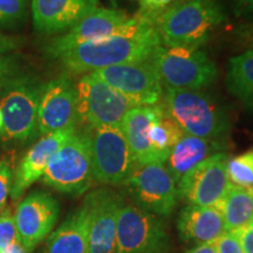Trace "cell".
<instances>
[{"label":"cell","mask_w":253,"mask_h":253,"mask_svg":"<svg viewBox=\"0 0 253 253\" xmlns=\"http://www.w3.org/2000/svg\"><path fill=\"white\" fill-rule=\"evenodd\" d=\"M134 17V23L115 36L74 46L52 59L75 74L150 59L155 49L162 45L156 24Z\"/></svg>","instance_id":"cell-1"},{"label":"cell","mask_w":253,"mask_h":253,"mask_svg":"<svg viewBox=\"0 0 253 253\" xmlns=\"http://www.w3.org/2000/svg\"><path fill=\"white\" fill-rule=\"evenodd\" d=\"M226 20L218 0H176L157 19L162 45L202 48Z\"/></svg>","instance_id":"cell-2"},{"label":"cell","mask_w":253,"mask_h":253,"mask_svg":"<svg viewBox=\"0 0 253 253\" xmlns=\"http://www.w3.org/2000/svg\"><path fill=\"white\" fill-rule=\"evenodd\" d=\"M162 104L186 135L221 140L231 129L229 110L204 90L164 88Z\"/></svg>","instance_id":"cell-3"},{"label":"cell","mask_w":253,"mask_h":253,"mask_svg":"<svg viewBox=\"0 0 253 253\" xmlns=\"http://www.w3.org/2000/svg\"><path fill=\"white\" fill-rule=\"evenodd\" d=\"M150 61L163 88L203 90L217 79L216 63L202 48L160 45Z\"/></svg>","instance_id":"cell-4"},{"label":"cell","mask_w":253,"mask_h":253,"mask_svg":"<svg viewBox=\"0 0 253 253\" xmlns=\"http://www.w3.org/2000/svg\"><path fill=\"white\" fill-rule=\"evenodd\" d=\"M43 87L45 84L36 75L21 72L0 91L4 115L2 136L24 143L39 134L38 112Z\"/></svg>","instance_id":"cell-5"},{"label":"cell","mask_w":253,"mask_h":253,"mask_svg":"<svg viewBox=\"0 0 253 253\" xmlns=\"http://www.w3.org/2000/svg\"><path fill=\"white\" fill-rule=\"evenodd\" d=\"M42 182L54 190L80 196L94 182L89 141L84 129L75 130L50 158Z\"/></svg>","instance_id":"cell-6"},{"label":"cell","mask_w":253,"mask_h":253,"mask_svg":"<svg viewBox=\"0 0 253 253\" xmlns=\"http://www.w3.org/2000/svg\"><path fill=\"white\" fill-rule=\"evenodd\" d=\"M89 141L94 179L104 184H122L135 160L121 126H84Z\"/></svg>","instance_id":"cell-7"},{"label":"cell","mask_w":253,"mask_h":253,"mask_svg":"<svg viewBox=\"0 0 253 253\" xmlns=\"http://www.w3.org/2000/svg\"><path fill=\"white\" fill-rule=\"evenodd\" d=\"M135 205L158 217H168L178 202V188L164 163L135 164L122 183Z\"/></svg>","instance_id":"cell-8"},{"label":"cell","mask_w":253,"mask_h":253,"mask_svg":"<svg viewBox=\"0 0 253 253\" xmlns=\"http://www.w3.org/2000/svg\"><path fill=\"white\" fill-rule=\"evenodd\" d=\"M169 239L161 217L122 202L116 226L118 253H167Z\"/></svg>","instance_id":"cell-9"},{"label":"cell","mask_w":253,"mask_h":253,"mask_svg":"<svg viewBox=\"0 0 253 253\" xmlns=\"http://www.w3.org/2000/svg\"><path fill=\"white\" fill-rule=\"evenodd\" d=\"M80 125L121 126L125 115L136 104L93 73L84 74L77 84Z\"/></svg>","instance_id":"cell-10"},{"label":"cell","mask_w":253,"mask_h":253,"mask_svg":"<svg viewBox=\"0 0 253 253\" xmlns=\"http://www.w3.org/2000/svg\"><path fill=\"white\" fill-rule=\"evenodd\" d=\"M93 74L136 106H154L162 101L164 88L150 59L112 66Z\"/></svg>","instance_id":"cell-11"},{"label":"cell","mask_w":253,"mask_h":253,"mask_svg":"<svg viewBox=\"0 0 253 253\" xmlns=\"http://www.w3.org/2000/svg\"><path fill=\"white\" fill-rule=\"evenodd\" d=\"M80 125L77 84L68 74H62L45 84L38 112V130L40 135Z\"/></svg>","instance_id":"cell-12"},{"label":"cell","mask_w":253,"mask_h":253,"mask_svg":"<svg viewBox=\"0 0 253 253\" xmlns=\"http://www.w3.org/2000/svg\"><path fill=\"white\" fill-rule=\"evenodd\" d=\"M227 156L218 153L209 157L177 183L179 198L190 205L217 207L231 186L226 173Z\"/></svg>","instance_id":"cell-13"},{"label":"cell","mask_w":253,"mask_h":253,"mask_svg":"<svg viewBox=\"0 0 253 253\" xmlns=\"http://www.w3.org/2000/svg\"><path fill=\"white\" fill-rule=\"evenodd\" d=\"M134 20L135 17H129L123 11L97 7L68 32L50 40L43 50L46 55L53 58L74 46L115 36L130 26Z\"/></svg>","instance_id":"cell-14"},{"label":"cell","mask_w":253,"mask_h":253,"mask_svg":"<svg viewBox=\"0 0 253 253\" xmlns=\"http://www.w3.org/2000/svg\"><path fill=\"white\" fill-rule=\"evenodd\" d=\"M123 199L109 189H97L84 198L89 253H118L116 226Z\"/></svg>","instance_id":"cell-15"},{"label":"cell","mask_w":253,"mask_h":253,"mask_svg":"<svg viewBox=\"0 0 253 253\" xmlns=\"http://www.w3.org/2000/svg\"><path fill=\"white\" fill-rule=\"evenodd\" d=\"M59 204L52 195L34 191L20 202L14 219L19 242L32 251L52 232L59 217Z\"/></svg>","instance_id":"cell-16"},{"label":"cell","mask_w":253,"mask_h":253,"mask_svg":"<svg viewBox=\"0 0 253 253\" xmlns=\"http://www.w3.org/2000/svg\"><path fill=\"white\" fill-rule=\"evenodd\" d=\"M99 6V0H32L33 27L41 34L66 33Z\"/></svg>","instance_id":"cell-17"},{"label":"cell","mask_w":253,"mask_h":253,"mask_svg":"<svg viewBox=\"0 0 253 253\" xmlns=\"http://www.w3.org/2000/svg\"><path fill=\"white\" fill-rule=\"evenodd\" d=\"M75 130L77 129H67L42 135V137L28 150L15 172L11 188L12 198H20L34 182L42 177L50 158Z\"/></svg>","instance_id":"cell-18"},{"label":"cell","mask_w":253,"mask_h":253,"mask_svg":"<svg viewBox=\"0 0 253 253\" xmlns=\"http://www.w3.org/2000/svg\"><path fill=\"white\" fill-rule=\"evenodd\" d=\"M177 229L184 242L196 243V245L213 244L227 232L219 209L190 204L179 213Z\"/></svg>","instance_id":"cell-19"},{"label":"cell","mask_w":253,"mask_h":253,"mask_svg":"<svg viewBox=\"0 0 253 253\" xmlns=\"http://www.w3.org/2000/svg\"><path fill=\"white\" fill-rule=\"evenodd\" d=\"M223 140L196 137L184 134L170 151L166 163L176 183L209 157L225 149Z\"/></svg>","instance_id":"cell-20"},{"label":"cell","mask_w":253,"mask_h":253,"mask_svg":"<svg viewBox=\"0 0 253 253\" xmlns=\"http://www.w3.org/2000/svg\"><path fill=\"white\" fill-rule=\"evenodd\" d=\"M162 110V103L137 106L126 114L121 129L125 134L136 164L157 163L148 137L151 123Z\"/></svg>","instance_id":"cell-21"},{"label":"cell","mask_w":253,"mask_h":253,"mask_svg":"<svg viewBox=\"0 0 253 253\" xmlns=\"http://www.w3.org/2000/svg\"><path fill=\"white\" fill-rule=\"evenodd\" d=\"M45 253H89L88 218L84 205L49 236Z\"/></svg>","instance_id":"cell-22"},{"label":"cell","mask_w":253,"mask_h":253,"mask_svg":"<svg viewBox=\"0 0 253 253\" xmlns=\"http://www.w3.org/2000/svg\"><path fill=\"white\" fill-rule=\"evenodd\" d=\"M225 84L229 93L246 107H253V49L229 60Z\"/></svg>","instance_id":"cell-23"},{"label":"cell","mask_w":253,"mask_h":253,"mask_svg":"<svg viewBox=\"0 0 253 253\" xmlns=\"http://www.w3.org/2000/svg\"><path fill=\"white\" fill-rule=\"evenodd\" d=\"M216 208L223 214L227 232H235L253 223V196L249 190L231 185Z\"/></svg>","instance_id":"cell-24"},{"label":"cell","mask_w":253,"mask_h":253,"mask_svg":"<svg viewBox=\"0 0 253 253\" xmlns=\"http://www.w3.org/2000/svg\"><path fill=\"white\" fill-rule=\"evenodd\" d=\"M183 135L184 132L181 126L166 112L162 104V110L151 123L148 131L151 149L157 163H166L170 151Z\"/></svg>","instance_id":"cell-25"},{"label":"cell","mask_w":253,"mask_h":253,"mask_svg":"<svg viewBox=\"0 0 253 253\" xmlns=\"http://www.w3.org/2000/svg\"><path fill=\"white\" fill-rule=\"evenodd\" d=\"M226 173L230 184L253 190V148L226 160Z\"/></svg>","instance_id":"cell-26"},{"label":"cell","mask_w":253,"mask_h":253,"mask_svg":"<svg viewBox=\"0 0 253 253\" xmlns=\"http://www.w3.org/2000/svg\"><path fill=\"white\" fill-rule=\"evenodd\" d=\"M28 0H0V27L18 26L26 19Z\"/></svg>","instance_id":"cell-27"},{"label":"cell","mask_w":253,"mask_h":253,"mask_svg":"<svg viewBox=\"0 0 253 253\" xmlns=\"http://www.w3.org/2000/svg\"><path fill=\"white\" fill-rule=\"evenodd\" d=\"M19 242L14 214L9 209H5L0 214V253Z\"/></svg>","instance_id":"cell-28"},{"label":"cell","mask_w":253,"mask_h":253,"mask_svg":"<svg viewBox=\"0 0 253 253\" xmlns=\"http://www.w3.org/2000/svg\"><path fill=\"white\" fill-rule=\"evenodd\" d=\"M176 0H138V12L136 17L156 24L157 19L162 15Z\"/></svg>","instance_id":"cell-29"},{"label":"cell","mask_w":253,"mask_h":253,"mask_svg":"<svg viewBox=\"0 0 253 253\" xmlns=\"http://www.w3.org/2000/svg\"><path fill=\"white\" fill-rule=\"evenodd\" d=\"M21 72V63L17 55H0V91Z\"/></svg>","instance_id":"cell-30"},{"label":"cell","mask_w":253,"mask_h":253,"mask_svg":"<svg viewBox=\"0 0 253 253\" xmlns=\"http://www.w3.org/2000/svg\"><path fill=\"white\" fill-rule=\"evenodd\" d=\"M217 253H244L240 242L233 232H226L213 243Z\"/></svg>","instance_id":"cell-31"},{"label":"cell","mask_w":253,"mask_h":253,"mask_svg":"<svg viewBox=\"0 0 253 253\" xmlns=\"http://www.w3.org/2000/svg\"><path fill=\"white\" fill-rule=\"evenodd\" d=\"M13 173L9 166L4 161H0V209L4 207L8 195L11 194Z\"/></svg>","instance_id":"cell-32"},{"label":"cell","mask_w":253,"mask_h":253,"mask_svg":"<svg viewBox=\"0 0 253 253\" xmlns=\"http://www.w3.org/2000/svg\"><path fill=\"white\" fill-rule=\"evenodd\" d=\"M24 45V39L20 37H12L0 33V55L14 52Z\"/></svg>","instance_id":"cell-33"},{"label":"cell","mask_w":253,"mask_h":253,"mask_svg":"<svg viewBox=\"0 0 253 253\" xmlns=\"http://www.w3.org/2000/svg\"><path fill=\"white\" fill-rule=\"evenodd\" d=\"M233 233L238 237L244 253H253V223L235 231Z\"/></svg>","instance_id":"cell-34"},{"label":"cell","mask_w":253,"mask_h":253,"mask_svg":"<svg viewBox=\"0 0 253 253\" xmlns=\"http://www.w3.org/2000/svg\"><path fill=\"white\" fill-rule=\"evenodd\" d=\"M237 14L249 13L253 11V0H232Z\"/></svg>","instance_id":"cell-35"},{"label":"cell","mask_w":253,"mask_h":253,"mask_svg":"<svg viewBox=\"0 0 253 253\" xmlns=\"http://www.w3.org/2000/svg\"><path fill=\"white\" fill-rule=\"evenodd\" d=\"M186 253H217V251L213 244H201L195 245L194 248L188 250Z\"/></svg>","instance_id":"cell-36"},{"label":"cell","mask_w":253,"mask_h":253,"mask_svg":"<svg viewBox=\"0 0 253 253\" xmlns=\"http://www.w3.org/2000/svg\"><path fill=\"white\" fill-rule=\"evenodd\" d=\"M1 253H27V251L24 249V246L20 244V242H18Z\"/></svg>","instance_id":"cell-37"},{"label":"cell","mask_w":253,"mask_h":253,"mask_svg":"<svg viewBox=\"0 0 253 253\" xmlns=\"http://www.w3.org/2000/svg\"><path fill=\"white\" fill-rule=\"evenodd\" d=\"M4 132V115H2L1 107H0V134L2 135Z\"/></svg>","instance_id":"cell-38"},{"label":"cell","mask_w":253,"mask_h":253,"mask_svg":"<svg viewBox=\"0 0 253 253\" xmlns=\"http://www.w3.org/2000/svg\"><path fill=\"white\" fill-rule=\"evenodd\" d=\"M251 36H252V42H253V31L251 32Z\"/></svg>","instance_id":"cell-39"},{"label":"cell","mask_w":253,"mask_h":253,"mask_svg":"<svg viewBox=\"0 0 253 253\" xmlns=\"http://www.w3.org/2000/svg\"><path fill=\"white\" fill-rule=\"evenodd\" d=\"M250 192H251V194H252V196H253V190H251V191H250Z\"/></svg>","instance_id":"cell-40"}]
</instances>
